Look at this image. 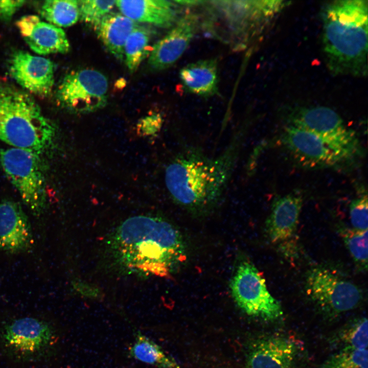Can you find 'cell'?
Wrapping results in <instances>:
<instances>
[{
    "label": "cell",
    "mask_w": 368,
    "mask_h": 368,
    "mask_svg": "<svg viewBox=\"0 0 368 368\" xmlns=\"http://www.w3.org/2000/svg\"><path fill=\"white\" fill-rule=\"evenodd\" d=\"M303 198L293 192L274 200L266 221V231L270 241L278 243L290 238L296 229Z\"/></svg>",
    "instance_id": "cell-16"
},
{
    "label": "cell",
    "mask_w": 368,
    "mask_h": 368,
    "mask_svg": "<svg viewBox=\"0 0 368 368\" xmlns=\"http://www.w3.org/2000/svg\"><path fill=\"white\" fill-rule=\"evenodd\" d=\"M287 125L302 128L332 139H346L355 135L347 128L342 118L325 106L298 107L288 110Z\"/></svg>",
    "instance_id": "cell-14"
},
{
    "label": "cell",
    "mask_w": 368,
    "mask_h": 368,
    "mask_svg": "<svg viewBox=\"0 0 368 368\" xmlns=\"http://www.w3.org/2000/svg\"><path fill=\"white\" fill-rule=\"evenodd\" d=\"M9 72L17 84L30 93L45 97L52 91L55 65L48 58L17 51L10 59Z\"/></svg>",
    "instance_id": "cell-11"
},
{
    "label": "cell",
    "mask_w": 368,
    "mask_h": 368,
    "mask_svg": "<svg viewBox=\"0 0 368 368\" xmlns=\"http://www.w3.org/2000/svg\"><path fill=\"white\" fill-rule=\"evenodd\" d=\"M305 288L310 298L330 314L353 310L363 299L362 292L356 285L322 267H315L308 272Z\"/></svg>",
    "instance_id": "cell-9"
},
{
    "label": "cell",
    "mask_w": 368,
    "mask_h": 368,
    "mask_svg": "<svg viewBox=\"0 0 368 368\" xmlns=\"http://www.w3.org/2000/svg\"><path fill=\"white\" fill-rule=\"evenodd\" d=\"M150 32L146 28L137 26L128 37L124 49V60L131 72L137 70L148 55Z\"/></svg>",
    "instance_id": "cell-23"
},
{
    "label": "cell",
    "mask_w": 368,
    "mask_h": 368,
    "mask_svg": "<svg viewBox=\"0 0 368 368\" xmlns=\"http://www.w3.org/2000/svg\"><path fill=\"white\" fill-rule=\"evenodd\" d=\"M297 347L290 338L274 335L252 340L246 352L248 368H292Z\"/></svg>",
    "instance_id": "cell-12"
},
{
    "label": "cell",
    "mask_w": 368,
    "mask_h": 368,
    "mask_svg": "<svg viewBox=\"0 0 368 368\" xmlns=\"http://www.w3.org/2000/svg\"><path fill=\"white\" fill-rule=\"evenodd\" d=\"M57 341L53 324L38 317L11 319L0 327V347L5 355L16 362L45 360L54 351Z\"/></svg>",
    "instance_id": "cell-5"
},
{
    "label": "cell",
    "mask_w": 368,
    "mask_h": 368,
    "mask_svg": "<svg viewBox=\"0 0 368 368\" xmlns=\"http://www.w3.org/2000/svg\"><path fill=\"white\" fill-rule=\"evenodd\" d=\"M20 34L30 48L39 55L65 54L70 49L64 30L40 19Z\"/></svg>",
    "instance_id": "cell-19"
},
{
    "label": "cell",
    "mask_w": 368,
    "mask_h": 368,
    "mask_svg": "<svg viewBox=\"0 0 368 368\" xmlns=\"http://www.w3.org/2000/svg\"><path fill=\"white\" fill-rule=\"evenodd\" d=\"M163 119L159 113H153L141 119L137 125L140 132L145 135H155L160 129Z\"/></svg>",
    "instance_id": "cell-29"
},
{
    "label": "cell",
    "mask_w": 368,
    "mask_h": 368,
    "mask_svg": "<svg viewBox=\"0 0 368 368\" xmlns=\"http://www.w3.org/2000/svg\"><path fill=\"white\" fill-rule=\"evenodd\" d=\"M248 127H238L227 147L210 157L188 147L179 152L165 170L166 188L175 202L191 214L202 216L221 201L239 160Z\"/></svg>",
    "instance_id": "cell-1"
},
{
    "label": "cell",
    "mask_w": 368,
    "mask_h": 368,
    "mask_svg": "<svg viewBox=\"0 0 368 368\" xmlns=\"http://www.w3.org/2000/svg\"><path fill=\"white\" fill-rule=\"evenodd\" d=\"M129 353L136 360L159 368H182L158 344L139 331L135 334Z\"/></svg>",
    "instance_id": "cell-21"
},
{
    "label": "cell",
    "mask_w": 368,
    "mask_h": 368,
    "mask_svg": "<svg viewBox=\"0 0 368 368\" xmlns=\"http://www.w3.org/2000/svg\"><path fill=\"white\" fill-rule=\"evenodd\" d=\"M0 164L22 201L37 216L47 204L45 176L39 155L16 148L0 150Z\"/></svg>",
    "instance_id": "cell-7"
},
{
    "label": "cell",
    "mask_w": 368,
    "mask_h": 368,
    "mask_svg": "<svg viewBox=\"0 0 368 368\" xmlns=\"http://www.w3.org/2000/svg\"><path fill=\"white\" fill-rule=\"evenodd\" d=\"M33 243L30 222L21 206L5 200L0 202V249L8 254L26 251Z\"/></svg>",
    "instance_id": "cell-13"
},
{
    "label": "cell",
    "mask_w": 368,
    "mask_h": 368,
    "mask_svg": "<svg viewBox=\"0 0 368 368\" xmlns=\"http://www.w3.org/2000/svg\"><path fill=\"white\" fill-rule=\"evenodd\" d=\"M138 26L121 13L109 12L94 27L97 36L114 57L124 60V49L126 41Z\"/></svg>",
    "instance_id": "cell-18"
},
{
    "label": "cell",
    "mask_w": 368,
    "mask_h": 368,
    "mask_svg": "<svg viewBox=\"0 0 368 368\" xmlns=\"http://www.w3.org/2000/svg\"><path fill=\"white\" fill-rule=\"evenodd\" d=\"M121 13L133 21L168 28L176 18L175 7L165 0L116 1Z\"/></svg>",
    "instance_id": "cell-17"
},
{
    "label": "cell",
    "mask_w": 368,
    "mask_h": 368,
    "mask_svg": "<svg viewBox=\"0 0 368 368\" xmlns=\"http://www.w3.org/2000/svg\"><path fill=\"white\" fill-rule=\"evenodd\" d=\"M108 83L106 77L94 69L84 68L66 75L57 90V98L68 110L87 113L105 106Z\"/></svg>",
    "instance_id": "cell-10"
},
{
    "label": "cell",
    "mask_w": 368,
    "mask_h": 368,
    "mask_svg": "<svg viewBox=\"0 0 368 368\" xmlns=\"http://www.w3.org/2000/svg\"><path fill=\"white\" fill-rule=\"evenodd\" d=\"M40 14L48 23L59 28L68 27L79 19L78 1L75 0L45 1Z\"/></svg>",
    "instance_id": "cell-22"
},
{
    "label": "cell",
    "mask_w": 368,
    "mask_h": 368,
    "mask_svg": "<svg viewBox=\"0 0 368 368\" xmlns=\"http://www.w3.org/2000/svg\"><path fill=\"white\" fill-rule=\"evenodd\" d=\"M25 3V1L21 0H0V18L4 20H10Z\"/></svg>",
    "instance_id": "cell-30"
},
{
    "label": "cell",
    "mask_w": 368,
    "mask_h": 368,
    "mask_svg": "<svg viewBox=\"0 0 368 368\" xmlns=\"http://www.w3.org/2000/svg\"><path fill=\"white\" fill-rule=\"evenodd\" d=\"M342 237L347 249L356 263L363 269L367 268V230L345 229Z\"/></svg>",
    "instance_id": "cell-25"
},
{
    "label": "cell",
    "mask_w": 368,
    "mask_h": 368,
    "mask_svg": "<svg viewBox=\"0 0 368 368\" xmlns=\"http://www.w3.org/2000/svg\"><path fill=\"white\" fill-rule=\"evenodd\" d=\"M78 5L80 20L94 28L116 3L114 1L84 0L78 1Z\"/></svg>",
    "instance_id": "cell-26"
},
{
    "label": "cell",
    "mask_w": 368,
    "mask_h": 368,
    "mask_svg": "<svg viewBox=\"0 0 368 368\" xmlns=\"http://www.w3.org/2000/svg\"><path fill=\"white\" fill-rule=\"evenodd\" d=\"M115 248L129 268L158 275L171 274L184 263L187 247L175 225L159 217L126 220L115 235Z\"/></svg>",
    "instance_id": "cell-2"
},
{
    "label": "cell",
    "mask_w": 368,
    "mask_h": 368,
    "mask_svg": "<svg viewBox=\"0 0 368 368\" xmlns=\"http://www.w3.org/2000/svg\"><path fill=\"white\" fill-rule=\"evenodd\" d=\"M229 288L237 306L248 315L265 321H273L282 315L280 303L269 293L265 280L249 261L238 263Z\"/></svg>",
    "instance_id": "cell-8"
},
{
    "label": "cell",
    "mask_w": 368,
    "mask_h": 368,
    "mask_svg": "<svg viewBox=\"0 0 368 368\" xmlns=\"http://www.w3.org/2000/svg\"><path fill=\"white\" fill-rule=\"evenodd\" d=\"M350 218L353 229L367 230V196L363 194L352 201L350 205Z\"/></svg>",
    "instance_id": "cell-28"
},
{
    "label": "cell",
    "mask_w": 368,
    "mask_h": 368,
    "mask_svg": "<svg viewBox=\"0 0 368 368\" xmlns=\"http://www.w3.org/2000/svg\"><path fill=\"white\" fill-rule=\"evenodd\" d=\"M217 71L216 60H200L184 66L180 71V78L188 91L209 96L217 91Z\"/></svg>",
    "instance_id": "cell-20"
},
{
    "label": "cell",
    "mask_w": 368,
    "mask_h": 368,
    "mask_svg": "<svg viewBox=\"0 0 368 368\" xmlns=\"http://www.w3.org/2000/svg\"><path fill=\"white\" fill-rule=\"evenodd\" d=\"M280 140L298 163L311 168L337 166L359 151L355 137L329 139L289 125L284 128Z\"/></svg>",
    "instance_id": "cell-6"
},
{
    "label": "cell",
    "mask_w": 368,
    "mask_h": 368,
    "mask_svg": "<svg viewBox=\"0 0 368 368\" xmlns=\"http://www.w3.org/2000/svg\"><path fill=\"white\" fill-rule=\"evenodd\" d=\"M196 26V17L193 14H188L180 18L176 25L152 47L148 59L150 66L161 70L173 65L188 47Z\"/></svg>",
    "instance_id": "cell-15"
},
{
    "label": "cell",
    "mask_w": 368,
    "mask_h": 368,
    "mask_svg": "<svg viewBox=\"0 0 368 368\" xmlns=\"http://www.w3.org/2000/svg\"><path fill=\"white\" fill-rule=\"evenodd\" d=\"M367 320L363 317L346 328L340 334L343 348L366 349L367 347Z\"/></svg>",
    "instance_id": "cell-27"
},
{
    "label": "cell",
    "mask_w": 368,
    "mask_h": 368,
    "mask_svg": "<svg viewBox=\"0 0 368 368\" xmlns=\"http://www.w3.org/2000/svg\"><path fill=\"white\" fill-rule=\"evenodd\" d=\"M55 134L54 124L28 92L0 83L1 141L40 155L51 145Z\"/></svg>",
    "instance_id": "cell-4"
},
{
    "label": "cell",
    "mask_w": 368,
    "mask_h": 368,
    "mask_svg": "<svg viewBox=\"0 0 368 368\" xmlns=\"http://www.w3.org/2000/svg\"><path fill=\"white\" fill-rule=\"evenodd\" d=\"M323 49L327 65L335 75L367 74V1L338 0L322 12Z\"/></svg>",
    "instance_id": "cell-3"
},
{
    "label": "cell",
    "mask_w": 368,
    "mask_h": 368,
    "mask_svg": "<svg viewBox=\"0 0 368 368\" xmlns=\"http://www.w3.org/2000/svg\"><path fill=\"white\" fill-rule=\"evenodd\" d=\"M320 368H367V350L342 349L331 356Z\"/></svg>",
    "instance_id": "cell-24"
}]
</instances>
